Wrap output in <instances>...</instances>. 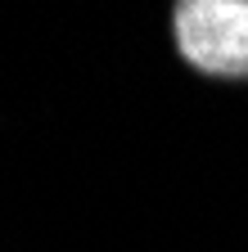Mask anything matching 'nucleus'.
Returning <instances> with one entry per match:
<instances>
[{
  "instance_id": "obj_1",
  "label": "nucleus",
  "mask_w": 248,
  "mask_h": 252,
  "mask_svg": "<svg viewBox=\"0 0 248 252\" xmlns=\"http://www.w3.org/2000/svg\"><path fill=\"white\" fill-rule=\"evenodd\" d=\"M180 54L212 77H248V0H185L172 14Z\"/></svg>"
}]
</instances>
